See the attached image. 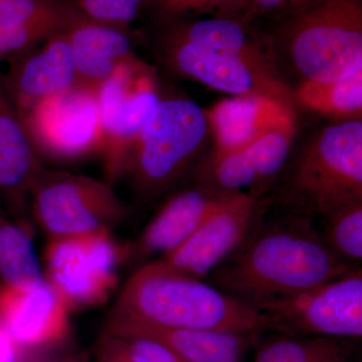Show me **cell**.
Instances as JSON below:
<instances>
[{
	"instance_id": "8",
	"label": "cell",
	"mask_w": 362,
	"mask_h": 362,
	"mask_svg": "<svg viewBox=\"0 0 362 362\" xmlns=\"http://www.w3.org/2000/svg\"><path fill=\"white\" fill-rule=\"evenodd\" d=\"M156 71L136 57L119 66L97 93L103 128L105 181L115 185L138 136L160 101Z\"/></svg>"
},
{
	"instance_id": "6",
	"label": "cell",
	"mask_w": 362,
	"mask_h": 362,
	"mask_svg": "<svg viewBox=\"0 0 362 362\" xmlns=\"http://www.w3.org/2000/svg\"><path fill=\"white\" fill-rule=\"evenodd\" d=\"M30 211L49 238H61L112 230L130 207L105 180L42 166L30 187Z\"/></svg>"
},
{
	"instance_id": "33",
	"label": "cell",
	"mask_w": 362,
	"mask_h": 362,
	"mask_svg": "<svg viewBox=\"0 0 362 362\" xmlns=\"http://www.w3.org/2000/svg\"><path fill=\"white\" fill-rule=\"evenodd\" d=\"M0 214H6V211H4V209L0 207Z\"/></svg>"
},
{
	"instance_id": "19",
	"label": "cell",
	"mask_w": 362,
	"mask_h": 362,
	"mask_svg": "<svg viewBox=\"0 0 362 362\" xmlns=\"http://www.w3.org/2000/svg\"><path fill=\"white\" fill-rule=\"evenodd\" d=\"M77 87L98 93L123 63L135 56L126 28L83 18L68 30Z\"/></svg>"
},
{
	"instance_id": "15",
	"label": "cell",
	"mask_w": 362,
	"mask_h": 362,
	"mask_svg": "<svg viewBox=\"0 0 362 362\" xmlns=\"http://www.w3.org/2000/svg\"><path fill=\"white\" fill-rule=\"evenodd\" d=\"M42 168V158L0 82V199L9 218L32 235L30 189Z\"/></svg>"
},
{
	"instance_id": "12",
	"label": "cell",
	"mask_w": 362,
	"mask_h": 362,
	"mask_svg": "<svg viewBox=\"0 0 362 362\" xmlns=\"http://www.w3.org/2000/svg\"><path fill=\"white\" fill-rule=\"evenodd\" d=\"M261 199L242 192H218L211 211L185 242L160 259L175 271L204 280L242 242Z\"/></svg>"
},
{
	"instance_id": "1",
	"label": "cell",
	"mask_w": 362,
	"mask_h": 362,
	"mask_svg": "<svg viewBox=\"0 0 362 362\" xmlns=\"http://www.w3.org/2000/svg\"><path fill=\"white\" fill-rule=\"evenodd\" d=\"M278 209L270 214L261 199L244 239L207 276L211 285L254 307L308 291L354 267L333 256L312 218Z\"/></svg>"
},
{
	"instance_id": "11",
	"label": "cell",
	"mask_w": 362,
	"mask_h": 362,
	"mask_svg": "<svg viewBox=\"0 0 362 362\" xmlns=\"http://www.w3.org/2000/svg\"><path fill=\"white\" fill-rule=\"evenodd\" d=\"M21 118L40 158L66 163L102 153L104 135L96 93L75 86Z\"/></svg>"
},
{
	"instance_id": "18",
	"label": "cell",
	"mask_w": 362,
	"mask_h": 362,
	"mask_svg": "<svg viewBox=\"0 0 362 362\" xmlns=\"http://www.w3.org/2000/svg\"><path fill=\"white\" fill-rule=\"evenodd\" d=\"M108 335L146 338L160 343L190 362H242L259 335L226 331L169 328L139 323L107 325Z\"/></svg>"
},
{
	"instance_id": "28",
	"label": "cell",
	"mask_w": 362,
	"mask_h": 362,
	"mask_svg": "<svg viewBox=\"0 0 362 362\" xmlns=\"http://www.w3.org/2000/svg\"><path fill=\"white\" fill-rule=\"evenodd\" d=\"M309 1L311 0H251V18L254 16L280 18Z\"/></svg>"
},
{
	"instance_id": "20",
	"label": "cell",
	"mask_w": 362,
	"mask_h": 362,
	"mask_svg": "<svg viewBox=\"0 0 362 362\" xmlns=\"http://www.w3.org/2000/svg\"><path fill=\"white\" fill-rule=\"evenodd\" d=\"M218 192L202 187L173 195L144 228L134 244L126 247V259L168 254L185 242L211 211Z\"/></svg>"
},
{
	"instance_id": "25",
	"label": "cell",
	"mask_w": 362,
	"mask_h": 362,
	"mask_svg": "<svg viewBox=\"0 0 362 362\" xmlns=\"http://www.w3.org/2000/svg\"><path fill=\"white\" fill-rule=\"evenodd\" d=\"M251 0H146L156 25L189 18L251 20Z\"/></svg>"
},
{
	"instance_id": "4",
	"label": "cell",
	"mask_w": 362,
	"mask_h": 362,
	"mask_svg": "<svg viewBox=\"0 0 362 362\" xmlns=\"http://www.w3.org/2000/svg\"><path fill=\"white\" fill-rule=\"evenodd\" d=\"M282 189L280 199L269 204L312 220L361 202L362 121L333 124L314 136Z\"/></svg>"
},
{
	"instance_id": "2",
	"label": "cell",
	"mask_w": 362,
	"mask_h": 362,
	"mask_svg": "<svg viewBox=\"0 0 362 362\" xmlns=\"http://www.w3.org/2000/svg\"><path fill=\"white\" fill-rule=\"evenodd\" d=\"M118 323L243 334L274 332L271 319L258 309L160 259L128 279L107 320V325Z\"/></svg>"
},
{
	"instance_id": "5",
	"label": "cell",
	"mask_w": 362,
	"mask_h": 362,
	"mask_svg": "<svg viewBox=\"0 0 362 362\" xmlns=\"http://www.w3.org/2000/svg\"><path fill=\"white\" fill-rule=\"evenodd\" d=\"M211 132L206 111L187 98H162L126 162L136 194L154 199L169 189L197 158Z\"/></svg>"
},
{
	"instance_id": "31",
	"label": "cell",
	"mask_w": 362,
	"mask_h": 362,
	"mask_svg": "<svg viewBox=\"0 0 362 362\" xmlns=\"http://www.w3.org/2000/svg\"><path fill=\"white\" fill-rule=\"evenodd\" d=\"M49 362H88V356L84 352H82V354L61 357V358L54 359V361Z\"/></svg>"
},
{
	"instance_id": "13",
	"label": "cell",
	"mask_w": 362,
	"mask_h": 362,
	"mask_svg": "<svg viewBox=\"0 0 362 362\" xmlns=\"http://www.w3.org/2000/svg\"><path fill=\"white\" fill-rule=\"evenodd\" d=\"M70 311L45 278L28 287L0 284V324L28 352L65 340L70 332Z\"/></svg>"
},
{
	"instance_id": "7",
	"label": "cell",
	"mask_w": 362,
	"mask_h": 362,
	"mask_svg": "<svg viewBox=\"0 0 362 362\" xmlns=\"http://www.w3.org/2000/svg\"><path fill=\"white\" fill-rule=\"evenodd\" d=\"M111 232L49 238L44 278L70 310L101 306L118 286V268L126 259V247H121Z\"/></svg>"
},
{
	"instance_id": "29",
	"label": "cell",
	"mask_w": 362,
	"mask_h": 362,
	"mask_svg": "<svg viewBox=\"0 0 362 362\" xmlns=\"http://www.w3.org/2000/svg\"><path fill=\"white\" fill-rule=\"evenodd\" d=\"M98 362H129L127 343L121 338L107 335L100 345Z\"/></svg>"
},
{
	"instance_id": "30",
	"label": "cell",
	"mask_w": 362,
	"mask_h": 362,
	"mask_svg": "<svg viewBox=\"0 0 362 362\" xmlns=\"http://www.w3.org/2000/svg\"><path fill=\"white\" fill-rule=\"evenodd\" d=\"M28 354L0 324V362H26Z\"/></svg>"
},
{
	"instance_id": "22",
	"label": "cell",
	"mask_w": 362,
	"mask_h": 362,
	"mask_svg": "<svg viewBox=\"0 0 362 362\" xmlns=\"http://www.w3.org/2000/svg\"><path fill=\"white\" fill-rule=\"evenodd\" d=\"M293 98L305 108L321 115L361 120L362 70L334 82L302 81Z\"/></svg>"
},
{
	"instance_id": "14",
	"label": "cell",
	"mask_w": 362,
	"mask_h": 362,
	"mask_svg": "<svg viewBox=\"0 0 362 362\" xmlns=\"http://www.w3.org/2000/svg\"><path fill=\"white\" fill-rule=\"evenodd\" d=\"M0 82L21 117L45 100L75 87L77 76L68 32L49 37L40 51L11 59Z\"/></svg>"
},
{
	"instance_id": "16",
	"label": "cell",
	"mask_w": 362,
	"mask_h": 362,
	"mask_svg": "<svg viewBox=\"0 0 362 362\" xmlns=\"http://www.w3.org/2000/svg\"><path fill=\"white\" fill-rule=\"evenodd\" d=\"M206 114L214 136L213 156L244 148L271 131L296 128L293 105L268 95L223 99Z\"/></svg>"
},
{
	"instance_id": "9",
	"label": "cell",
	"mask_w": 362,
	"mask_h": 362,
	"mask_svg": "<svg viewBox=\"0 0 362 362\" xmlns=\"http://www.w3.org/2000/svg\"><path fill=\"white\" fill-rule=\"evenodd\" d=\"M271 319L274 332L291 337L361 339L362 269L342 275L300 294L257 304Z\"/></svg>"
},
{
	"instance_id": "32",
	"label": "cell",
	"mask_w": 362,
	"mask_h": 362,
	"mask_svg": "<svg viewBox=\"0 0 362 362\" xmlns=\"http://www.w3.org/2000/svg\"><path fill=\"white\" fill-rule=\"evenodd\" d=\"M125 341V340H124ZM126 342V341H125ZM127 343V342H126ZM127 347H128V361L129 362H149L147 361L146 358H145L144 356H142L141 354H137V352L134 351L129 345H128L127 343Z\"/></svg>"
},
{
	"instance_id": "23",
	"label": "cell",
	"mask_w": 362,
	"mask_h": 362,
	"mask_svg": "<svg viewBox=\"0 0 362 362\" xmlns=\"http://www.w3.org/2000/svg\"><path fill=\"white\" fill-rule=\"evenodd\" d=\"M32 235L0 214V284L28 287L44 280Z\"/></svg>"
},
{
	"instance_id": "27",
	"label": "cell",
	"mask_w": 362,
	"mask_h": 362,
	"mask_svg": "<svg viewBox=\"0 0 362 362\" xmlns=\"http://www.w3.org/2000/svg\"><path fill=\"white\" fill-rule=\"evenodd\" d=\"M123 340L128 343L131 349L141 354L149 362H190L153 340L146 338H130Z\"/></svg>"
},
{
	"instance_id": "3",
	"label": "cell",
	"mask_w": 362,
	"mask_h": 362,
	"mask_svg": "<svg viewBox=\"0 0 362 362\" xmlns=\"http://www.w3.org/2000/svg\"><path fill=\"white\" fill-rule=\"evenodd\" d=\"M272 47L302 81L334 82L362 70V0H311L278 18Z\"/></svg>"
},
{
	"instance_id": "24",
	"label": "cell",
	"mask_w": 362,
	"mask_h": 362,
	"mask_svg": "<svg viewBox=\"0 0 362 362\" xmlns=\"http://www.w3.org/2000/svg\"><path fill=\"white\" fill-rule=\"evenodd\" d=\"M321 220L319 235L333 256L344 265H361L362 201L340 207Z\"/></svg>"
},
{
	"instance_id": "21",
	"label": "cell",
	"mask_w": 362,
	"mask_h": 362,
	"mask_svg": "<svg viewBox=\"0 0 362 362\" xmlns=\"http://www.w3.org/2000/svg\"><path fill=\"white\" fill-rule=\"evenodd\" d=\"M357 339L279 334L259 345L254 362H349Z\"/></svg>"
},
{
	"instance_id": "17",
	"label": "cell",
	"mask_w": 362,
	"mask_h": 362,
	"mask_svg": "<svg viewBox=\"0 0 362 362\" xmlns=\"http://www.w3.org/2000/svg\"><path fill=\"white\" fill-rule=\"evenodd\" d=\"M295 129L275 130L255 140L244 148L209 157L202 181L214 192H240L268 182L282 170L291 153Z\"/></svg>"
},
{
	"instance_id": "10",
	"label": "cell",
	"mask_w": 362,
	"mask_h": 362,
	"mask_svg": "<svg viewBox=\"0 0 362 362\" xmlns=\"http://www.w3.org/2000/svg\"><path fill=\"white\" fill-rule=\"evenodd\" d=\"M154 40L156 58L175 75L233 96L268 95L294 103L291 90L282 78L261 70L240 52L161 32Z\"/></svg>"
},
{
	"instance_id": "26",
	"label": "cell",
	"mask_w": 362,
	"mask_h": 362,
	"mask_svg": "<svg viewBox=\"0 0 362 362\" xmlns=\"http://www.w3.org/2000/svg\"><path fill=\"white\" fill-rule=\"evenodd\" d=\"M77 4L88 20L128 30L146 0H77Z\"/></svg>"
}]
</instances>
